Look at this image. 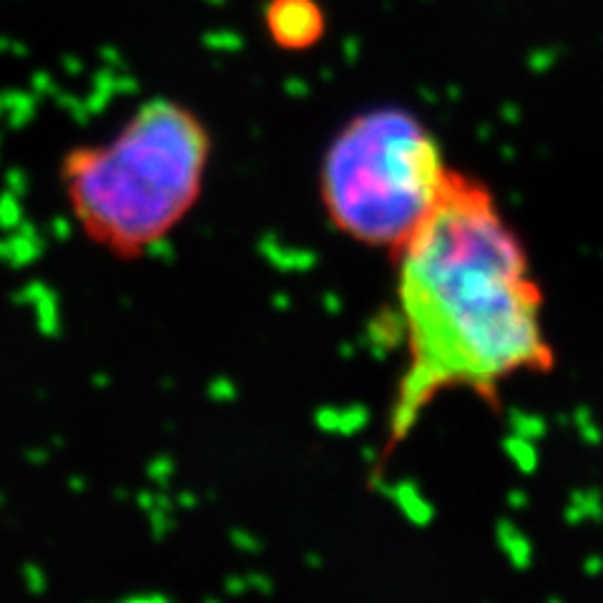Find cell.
Here are the masks:
<instances>
[{
  "label": "cell",
  "mask_w": 603,
  "mask_h": 603,
  "mask_svg": "<svg viewBox=\"0 0 603 603\" xmlns=\"http://www.w3.org/2000/svg\"><path fill=\"white\" fill-rule=\"evenodd\" d=\"M212 136L189 106L151 98L101 144L66 154L61 189L96 247L136 259L164 242L199 201Z\"/></svg>",
  "instance_id": "7a4b0ae2"
},
{
  "label": "cell",
  "mask_w": 603,
  "mask_h": 603,
  "mask_svg": "<svg viewBox=\"0 0 603 603\" xmlns=\"http://www.w3.org/2000/svg\"><path fill=\"white\" fill-rule=\"evenodd\" d=\"M450 174L420 116L377 106L347 121L327 146L322 207L347 239L395 254L430 217Z\"/></svg>",
  "instance_id": "3957f363"
},
{
  "label": "cell",
  "mask_w": 603,
  "mask_h": 603,
  "mask_svg": "<svg viewBox=\"0 0 603 603\" xmlns=\"http://www.w3.org/2000/svg\"><path fill=\"white\" fill-rule=\"evenodd\" d=\"M325 11L320 0H269L264 28L282 51H307L325 36Z\"/></svg>",
  "instance_id": "277c9868"
},
{
  "label": "cell",
  "mask_w": 603,
  "mask_h": 603,
  "mask_svg": "<svg viewBox=\"0 0 603 603\" xmlns=\"http://www.w3.org/2000/svg\"><path fill=\"white\" fill-rule=\"evenodd\" d=\"M408 367L390 413V448L448 390L498 400L516 372H546L541 289L483 181L453 169L443 196L395 254Z\"/></svg>",
  "instance_id": "6da1fadb"
}]
</instances>
